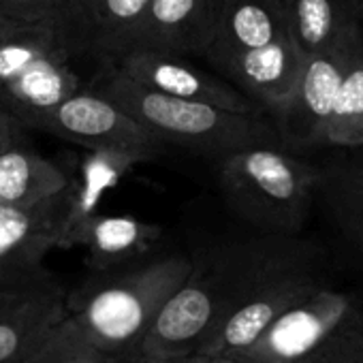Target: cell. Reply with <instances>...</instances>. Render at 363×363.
I'll return each instance as SVG.
<instances>
[{
	"instance_id": "1",
	"label": "cell",
	"mask_w": 363,
	"mask_h": 363,
	"mask_svg": "<svg viewBox=\"0 0 363 363\" xmlns=\"http://www.w3.org/2000/svg\"><path fill=\"white\" fill-rule=\"evenodd\" d=\"M193 272V255H164L94 272L67 297L71 318L111 361L141 350L158 312Z\"/></svg>"
},
{
	"instance_id": "2",
	"label": "cell",
	"mask_w": 363,
	"mask_h": 363,
	"mask_svg": "<svg viewBox=\"0 0 363 363\" xmlns=\"http://www.w3.org/2000/svg\"><path fill=\"white\" fill-rule=\"evenodd\" d=\"M90 90L122 107L162 145L173 143L225 158L244 147L280 141L276 124H269L261 111L242 113L177 99L147 88L111 62L96 75Z\"/></svg>"
},
{
	"instance_id": "3",
	"label": "cell",
	"mask_w": 363,
	"mask_h": 363,
	"mask_svg": "<svg viewBox=\"0 0 363 363\" xmlns=\"http://www.w3.org/2000/svg\"><path fill=\"white\" fill-rule=\"evenodd\" d=\"M318 173L278 150L252 145L223 158L220 186L229 206L259 233L299 235Z\"/></svg>"
},
{
	"instance_id": "4",
	"label": "cell",
	"mask_w": 363,
	"mask_h": 363,
	"mask_svg": "<svg viewBox=\"0 0 363 363\" xmlns=\"http://www.w3.org/2000/svg\"><path fill=\"white\" fill-rule=\"evenodd\" d=\"M361 54L363 30L359 24L329 48L306 56L295 90L280 107L272 109L280 141L293 145H325L337 92Z\"/></svg>"
},
{
	"instance_id": "5",
	"label": "cell",
	"mask_w": 363,
	"mask_h": 363,
	"mask_svg": "<svg viewBox=\"0 0 363 363\" xmlns=\"http://www.w3.org/2000/svg\"><path fill=\"white\" fill-rule=\"evenodd\" d=\"M67 210L69 189L30 206H0V291L35 289L56 280L43 259L62 248Z\"/></svg>"
},
{
	"instance_id": "6",
	"label": "cell",
	"mask_w": 363,
	"mask_h": 363,
	"mask_svg": "<svg viewBox=\"0 0 363 363\" xmlns=\"http://www.w3.org/2000/svg\"><path fill=\"white\" fill-rule=\"evenodd\" d=\"M359 310L350 295L323 286L278 316L238 359L246 363H299L318 352Z\"/></svg>"
},
{
	"instance_id": "7",
	"label": "cell",
	"mask_w": 363,
	"mask_h": 363,
	"mask_svg": "<svg viewBox=\"0 0 363 363\" xmlns=\"http://www.w3.org/2000/svg\"><path fill=\"white\" fill-rule=\"evenodd\" d=\"M320 257L301 261L261 280L229 312L201 352L235 357L248 348L278 316L327 286L318 272Z\"/></svg>"
},
{
	"instance_id": "8",
	"label": "cell",
	"mask_w": 363,
	"mask_h": 363,
	"mask_svg": "<svg viewBox=\"0 0 363 363\" xmlns=\"http://www.w3.org/2000/svg\"><path fill=\"white\" fill-rule=\"evenodd\" d=\"M35 126L88 150L135 152L147 160L162 147L133 116L90 88L56 105Z\"/></svg>"
},
{
	"instance_id": "9",
	"label": "cell",
	"mask_w": 363,
	"mask_h": 363,
	"mask_svg": "<svg viewBox=\"0 0 363 363\" xmlns=\"http://www.w3.org/2000/svg\"><path fill=\"white\" fill-rule=\"evenodd\" d=\"M184 58L186 56H182V54L139 48V50L124 54L118 62H111V65H116L120 71H124L133 79L145 84L147 88L177 96V99L199 101V103H208L220 109L242 111V113L261 111V105L252 101L248 94L231 88L229 84L220 82L208 71H201L189 65Z\"/></svg>"
},
{
	"instance_id": "10",
	"label": "cell",
	"mask_w": 363,
	"mask_h": 363,
	"mask_svg": "<svg viewBox=\"0 0 363 363\" xmlns=\"http://www.w3.org/2000/svg\"><path fill=\"white\" fill-rule=\"evenodd\" d=\"M147 7L150 0H69L65 24L79 56L118 62L135 48Z\"/></svg>"
},
{
	"instance_id": "11",
	"label": "cell",
	"mask_w": 363,
	"mask_h": 363,
	"mask_svg": "<svg viewBox=\"0 0 363 363\" xmlns=\"http://www.w3.org/2000/svg\"><path fill=\"white\" fill-rule=\"evenodd\" d=\"M69 293L58 280L22 291H0V363H22L69 316Z\"/></svg>"
},
{
	"instance_id": "12",
	"label": "cell",
	"mask_w": 363,
	"mask_h": 363,
	"mask_svg": "<svg viewBox=\"0 0 363 363\" xmlns=\"http://www.w3.org/2000/svg\"><path fill=\"white\" fill-rule=\"evenodd\" d=\"M306 56L293 35L272 41L263 48L238 52L214 62L261 107L276 109L295 90Z\"/></svg>"
},
{
	"instance_id": "13",
	"label": "cell",
	"mask_w": 363,
	"mask_h": 363,
	"mask_svg": "<svg viewBox=\"0 0 363 363\" xmlns=\"http://www.w3.org/2000/svg\"><path fill=\"white\" fill-rule=\"evenodd\" d=\"M216 7L218 0H150L133 50L206 56L214 35Z\"/></svg>"
},
{
	"instance_id": "14",
	"label": "cell",
	"mask_w": 363,
	"mask_h": 363,
	"mask_svg": "<svg viewBox=\"0 0 363 363\" xmlns=\"http://www.w3.org/2000/svg\"><path fill=\"white\" fill-rule=\"evenodd\" d=\"M162 240V227L133 216L94 214L73 229L65 242L67 248L82 246L92 272L126 267L152 257Z\"/></svg>"
},
{
	"instance_id": "15",
	"label": "cell",
	"mask_w": 363,
	"mask_h": 363,
	"mask_svg": "<svg viewBox=\"0 0 363 363\" xmlns=\"http://www.w3.org/2000/svg\"><path fill=\"white\" fill-rule=\"evenodd\" d=\"M291 20L278 0H218L216 24L206 58L216 60L289 37Z\"/></svg>"
},
{
	"instance_id": "16",
	"label": "cell",
	"mask_w": 363,
	"mask_h": 363,
	"mask_svg": "<svg viewBox=\"0 0 363 363\" xmlns=\"http://www.w3.org/2000/svg\"><path fill=\"white\" fill-rule=\"evenodd\" d=\"M60 50L77 52L65 18L43 24H18L0 33V109L30 71Z\"/></svg>"
},
{
	"instance_id": "17",
	"label": "cell",
	"mask_w": 363,
	"mask_h": 363,
	"mask_svg": "<svg viewBox=\"0 0 363 363\" xmlns=\"http://www.w3.org/2000/svg\"><path fill=\"white\" fill-rule=\"evenodd\" d=\"M71 177L22 139L0 152V206H30L67 191Z\"/></svg>"
},
{
	"instance_id": "18",
	"label": "cell",
	"mask_w": 363,
	"mask_h": 363,
	"mask_svg": "<svg viewBox=\"0 0 363 363\" xmlns=\"http://www.w3.org/2000/svg\"><path fill=\"white\" fill-rule=\"evenodd\" d=\"M147 160L141 154L135 152H122V150H88L79 164V175L73 179L69 186V210L65 220V242L73 229H77L84 220L99 214L96 208L105 193L116 189L122 177L137 164Z\"/></svg>"
},
{
	"instance_id": "19",
	"label": "cell",
	"mask_w": 363,
	"mask_h": 363,
	"mask_svg": "<svg viewBox=\"0 0 363 363\" xmlns=\"http://www.w3.org/2000/svg\"><path fill=\"white\" fill-rule=\"evenodd\" d=\"M289 20L297 48L310 56L361 24V0H293Z\"/></svg>"
},
{
	"instance_id": "20",
	"label": "cell",
	"mask_w": 363,
	"mask_h": 363,
	"mask_svg": "<svg viewBox=\"0 0 363 363\" xmlns=\"http://www.w3.org/2000/svg\"><path fill=\"white\" fill-rule=\"evenodd\" d=\"M323 193L337 231L363 257V160L337 167Z\"/></svg>"
},
{
	"instance_id": "21",
	"label": "cell",
	"mask_w": 363,
	"mask_h": 363,
	"mask_svg": "<svg viewBox=\"0 0 363 363\" xmlns=\"http://www.w3.org/2000/svg\"><path fill=\"white\" fill-rule=\"evenodd\" d=\"M325 145H363V54L354 60L337 92L325 135Z\"/></svg>"
},
{
	"instance_id": "22",
	"label": "cell",
	"mask_w": 363,
	"mask_h": 363,
	"mask_svg": "<svg viewBox=\"0 0 363 363\" xmlns=\"http://www.w3.org/2000/svg\"><path fill=\"white\" fill-rule=\"evenodd\" d=\"M71 314L60 320L48 337L22 363H109Z\"/></svg>"
},
{
	"instance_id": "23",
	"label": "cell",
	"mask_w": 363,
	"mask_h": 363,
	"mask_svg": "<svg viewBox=\"0 0 363 363\" xmlns=\"http://www.w3.org/2000/svg\"><path fill=\"white\" fill-rule=\"evenodd\" d=\"M69 0H0V11L24 24L58 22L65 18Z\"/></svg>"
},
{
	"instance_id": "24",
	"label": "cell",
	"mask_w": 363,
	"mask_h": 363,
	"mask_svg": "<svg viewBox=\"0 0 363 363\" xmlns=\"http://www.w3.org/2000/svg\"><path fill=\"white\" fill-rule=\"evenodd\" d=\"M26 124L20 122L18 118L0 111V152L11 147L13 143H18L22 139V128Z\"/></svg>"
},
{
	"instance_id": "25",
	"label": "cell",
	"mask_w": 363,
	"mask_h": 363,
	"mask_svg": "<svg viewBox=\"0 0 363 363\" xmlns=\"http://www.w3.org/2000/svg\"><path fill=\"white\" fill-rule=\"evenodd\" d=\"M111 363H184V359H173V357H158V354H147L143 350L128 354L124 359L111 361Z\"/></svg>"
},
{
	"instance_id": "26",
	"label": "cell",
	"mask_w": 363,
	"mask_h": 363,
	"mask_svg": "<svg viewBox=\"0 0 363 363\" xmlns=\"http://www.w3.org/2000/svg\"><path fill=\"white\" fill-rule=\"evenodd\" d=\"M184 363H246L238 357H229V354H208V352H197L184 359Z\"/></svg>"
},
{
	"instance_id": "27",
	"label": "cell",
	"mask_w": 363,
	"mask_h": 363,
	"mask_svg": "<svg viewBox=\"0 0 363 363\" xmlns=\"http://www.w3.org/2000/svg\"><path fill=\"white\" fill-rule=\"evenodd\" d=\"M18 24H24V22H18V20H11L9 16H5L3 11H0V33L7 30V28H13Z\"/></svg>"
},
{
	"instance_id": "28",
	"label": "cell",
	"mask_w": 363,
	"mask_h": 363,
	"mask_svg": "<svg viewBox=\"0 0 363 363\" xmlns=\"http://www.w3.org/2000/svg\"><path fill=\"white\" fill-rule=\"evenodd\" d=\"M278 3L286 9V13H289V9H291V5H293V0H278Z\"/></svg>"
},
{
	"instance_id": "29",
	"label": "cell",
	"mask_w": 363,
	"mask_h": 363,
	"mask_svg": "<svg viewBox=\"0 0 363 363\" xmlns=\"http://www.w3.org/2000/svg\"><path fill=\"white\" fill-rule=\"evenodd\" d=\"M361 30H363V0H361Z\"/></svg>"
},
{
	"instance_id": "30",
	"label": "cell",
	"mask_w": 363,
	"mask_h": 363,
	"mask_svg": "<svg viewBox=\"0 0 363 363\" xmlns=\"http://www.w3.org/2000/svg\"><path fill=\"white\" fill-rule=\"evenodd\" d=\"M299 363H314V361H308V359H306V361H299Z\"/></svg>"
},
{
	"instance_id": "31",
	"label": "cell",
	"mask_w": 363,
	"mask_h": 363,
	"mask_svg": "<svg viewBox=\"0 0 363 363\" xmlns=\"http://www.w3.org/2000/svg\"><path fill=\"white\" fill-rule=\"evenodd\" d=\"M109 363H111V361H109Z\"/></svg>"
}]
</instances>
